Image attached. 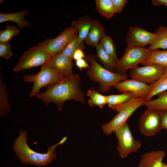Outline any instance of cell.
Wrapping results in <instances>:
<instances>
[{
	"instance_id": "cell-12",
	"label": "cell",
	"mask_w": 167,
	"mask_h": 167,
	"mask_svg": "<svg viewBox=\"0 0 167 167\" xmlns=\"http://www.w3.org/2000/svg\"><path fill=\"white\" fill-rule=\"evenodd\" d=\"M159 36L139 27L134 26L129 28L126 42L127 46L145 47L148 45H151L158 39Z\"/></svg>"
},
{
	"instance_id": "cell-17",
	"label": "cell",
	"mask_w": 167,
	"mask_h": 167,
	"mask_svg": "<svg viewBox=\"0 0 167 167\" xmlns=\"http://www.w3.org/2000/svg\"><path fill=\"white\" fill-rule=\"evenodd\" d=\"M29 12L28 11H20L19 12L9 13L0 12V23L12 21L16 23L21 29L31 25L30 23L27 21L25 16Z\"/></svg>"
},
{
	"instance_id": "cell-29",
	"label": "cell",
	"mask_w": 167,
	"mask_h": 167,
	"mask_svg": "<svg viewBox=\"0 0 167 167\" xmlns=\"http://www.w3.org/2000/svg\"><path fill=\"white\" fill-rule=\"evenodd\" d=\"M19 33V30L15 27L7 26L4 29L0 31V43L9 42L11 38Z\"/></svg>"
},
{
	"instance_id": "cell-7",
	"label": "cell",
	"mask_w": 167,
	"mask_h": 167,
	"mask_svg": "<svg viewBox=\"0 0 167 167\" xmlns=\"http://www.w3.org/2000/svg\"><path fill=\"white\" fill-rule=\"evenodd\" d=\"M151 50L145 47L127 46L121 59L117 63V72L120 74L141 63L149 56Z\"/></svg>"
},
{
	"instance_id": "cell-1",
	"label": "cell",
	"mask_w": 167,
	"mask_h": 167,
	"mask_svg": "<svg viewBox=\"0 0 167 167\" xmlns=\"http://www.w3.org/2000/svg\"><path fill=\"white\" fill-rule=\"evenodd\" d=\"M81 78L78 74H73L69 77H65L62 80L56 84L45 86V92L39 93L36 97L41 100L46 106L50 102L56 104L58 109L61 111L64 102L73 100L84 103L85 94L80 89Z\"/></svg>"
},
{
	"instance_id": "cell-26",
	"label": "cell",
	"mask_w": 167,
	"mask_h": 167,
	"mask_svg": "<svg viewBox=\"0 0 167 167\" xmlns=\"http://www.w3.org/2000/svg\"><path fill=\"white\" fill-rule=\"evenodd\" d=\"M167 90V67L164 68L163 75L154 84L153 88L145 101L150 100L154 96Z\"/></svg>"
},
{
	"instance_id": "cell-16",
	"label": "cell",
	"mask_w": 167,
	"mask_h": 167,
	"mask_svg": "<svg viewBox=\"0 0 167 167\" xmlns=\"http://www.w3.org/2000/svg\"><path fill=\"white\" fill-rule=\"evenodd\" d=\"M94 20L90 17L86 15L71 22L70 26L77 30L78 40L79 43L82 44L83 41L85 39Z\"/></svg>"
},
{
	"instance_id": "cell-32",
	"label": "cell",
	"mask_w": 167,
	"mask_h": 167,
	"mask_svg": "<svg viewBox=\"0 0 167 167\" xmlns=\"http://www.w3.org/2000/svg\"><path fill=\"white\" fill-rule=\"evenodd\" d=\"M116 13H120L122 11L127 2V0H112Z\"/></svg>"
},
{
	"instance_id": "cell-33",
	"label": "cell",
	"mask_w": 167,
	"mask_h": 167,
	"mask_svg": "<svg viewBox=\"0 0 167 167\" xmlns=\"http://www.w3.org/2000/svg\"><path fill=\"white\" fill-rule=\"evenodd\" d=\"M161 129L167 130V110L161 111Z\"/></svg>"
},
{
	"instance_id": "cell-20",
	"label": "cell",
	"mask_w": 167,
	"mask_h": 167,
	"mask_svg": "<svg viewBox=\"0 0 167 167\" xmlns=\"http://www.w3.org/2000/svg\"><path fill=\"white\" fill-rule=\"evenodd\" d=\"M140 64L144 66L157 64L167 67V50L160 51L158 49L151 50L149 56Z\"/></svg>"
},
{
	"instance_id": "cell-34",
	"label": "cell",
	"mask_w": 167,
	"mask_h": 167,
	"mask_svg": "<svg viewBox=\"0 0 167 167\" xmlns=\"http://www.w3.org/2000/svg\"><path fill=\"white\" fill-rule=\"evenodd\" d=\"M83 49L81 48L77 49L75 51L73 56V59L77 61L78 60L82 59L84 58H85L86 55L82 51Z\"/></svg>"
},
{
	"instance_id": "cell-14",
	"label": "cell",
	"mask_w": 167,
	"mask_h": 167,
	"mask_svg": "<svg viewBox=\"0 0 167 167\" xmlns=\"http://www.w3.org/2000/svg\"><path fill=\"white\" fill-rule=\"evenodd\" d=\"M72 60L61 52L52 56L47 63L51 67L57 69L64 77H69L74 74Z\"/></svg>"
},
{
	"instance_id": "cell-6",
	"label": "cell",
	"mask_w": 167,
	"mask_h": 167,
	"mask_svg": "<svg viewBox=\"0 0 167 167\" xmlns=\"http://www.w3.org/2000/svg\"><path fill=\"white\" fill-rule=\"evenodd\" d=\"M144 99L135 98L113 109L118 112L113 119L107 123L102 124L101 129L104 134L109 135L125 123L138 108L143 105Z\"/></svg>"
},
{
	"instance_id": "cell-2",
	"label": "cell",
	"mask_w": 167,
	"mask_h": 167,
	"mask_svg": "<svg viewBox=\"0 0 167 167\" xmlns=\"http://www.w3.org/2000/svg\"><path fill=\"white\" fill-rule=\"evenodd\" d=\"M28 133L27 131L23 132L22 129L20 130L19 136L14 142L13 148L22 163L38 166H46L51 163L56 157L55 151L56 147L63 143L67 139L64 137L58 143L49 147L47 153H41L32 150L28 145L26 141Z\"/></svg>"
},
{
	"instance_id": "cell-36",
	"label": "cell",
	"mask_w": 167,
	"mask_h": 167,
	"mask_svg": "<svg viewBox=\"0 0 167 167\" xmlns=\"http://www.w3.org/2000/svg\"><path fill=\"white\" fill-rule=\"evenodd\" d=\"M151 1L155 6H167V0H152Z\"/></svg>"
},
{
	"instance_id": "cell-13",
	"label": "cell",
	"mask_w": 167,
	"mask_h": 167,
	"mask_svg": "<svg viewBox=\"0 0 167 167\" xmlns=\"http://www.w3.org/2000/svg\"><path fill=\"white\" fill-rule=\"evenodd\" d=\"M154 84L150 85L134 79L124 80L113 87L119 92H130L137 98L145 100L152 90Z\"/></svg>"
},
{
	"instance_id": "cell-3",
	"label": "cell",
	"mask_w": 167,
	"mask_h": 167,
	"mask_svg": "<svg viewBox=\"0 0 167 167\" xmlns=\"http://www.w3.org/2000/svg\"><path fill=\"white\" fill-rule=\"evenodd\" d=\"M96 58L94 55H86V59L91 64L86 73L92 81L99 83L100 92H107L112 86L127 79L128 75L126 73L122 74L108 71L98 63Z\"/></svg>"
},
{
	"instance_id": "cell-4",
	"label": "cell",
	"mask_w": 167,
	"mask_h": 167,
	"mask_svg": "<svg viewBox=\"0 0 167 167\" xmlns=\"http://www.w3.org/2000/svg\"><path fill=\"white\" fill-rule=\"evenodd\" d=\"M65 78L57 69L51 67L47 62L41 66L40 71L36 75H24L23 77L25 83H33L32 88L29 95L30 97L40 93V90L43 87L58 83Z\"/></svg>"
},
{
	"instance_id": "cell-37",
	"label": "cell",
	"mask_w": 167,
	"mask_h": 167,
	"mask_svg": "<svg viewBox=\"0 0 167 167\" xmlns=\"http://www.w3.org/2000/svg\"><path fill=\"white\" fill-rule=\"evenodd\" d=\"M162 167H167V165L165 163H163Z\"/></svg>"
},
{
	"instance_id": "cell-31",
	"label": "cell",
	"mask_w": 167,
	"mask_h": 167,
	"mask_svg": "<svg viewBox=\"0 0 167 167\" xmlns=\"http://www.w3.org/2000/svg\"><path fill=\"white\" fill-rule=\"evenodd\" d=\"M12 55L11 45L9 42L0 43V57L8 59Z\"/></svg>"
},
{
	"instance_id": "cell-30",
	"label": "cell",
	"mask_w": 167,
	"mask_h": 167,
	"mask_svg": "<svg viewBox=\"0 0 167 167\" xmlns=\"http://www.w3.org/2000/svg\"><path fill=\"white\" fill-rule=\"evenodd\" d=\"M78 34L77 33L75 36L68 44L66 48L62 52L64 55L73 59V56L76 50L79 48L84 49V45L82 44H80L78 40Z\"/></svg>"
},
{
	"instance_id": "cell-35",
	"label": "cell",
	"mask_w": 167,
	"mask_h": 167,
	"mask_svg": "<svg viewBox=\"0 0 167 167\" xmlns=\"http://www.w3.org/2000/svg\"><path fill=\"white\" fill-rule=\"evenodd\" d=\"M77 66L80 71L83 68H87L89 67V65L83 58L76 61L75 62Z\"/></svg>"
},
{
	"instance_id": "cell-21",
	"label": "cell",
	"mask_w": 167,
	"mask_h": 167,
	"mask_svg": "<svg viewBox=\"0 0 167 167\" xmlns=\"http://www.w3.org/2000/svg\"><path fill=\"white\" fill-rule=\"evenodd\" d=\"M106 96L107 104L112 109L116 106L137 98L135 94L130 92H123L120 94L111 95Z\"/></svg>"
},
{
	"instance_id": "cell-5",
	"label": "cell",
	"mask_w": 167,
	"mask_h": 167,
	"mask_svg": "<svg viewBox=\"0 0 167 167\" xmlns=\"http://www.w3.org/2000/svg\"><path fill=\"white\" fill-rule=\"evenodd\" d=\"M52 56L46 51L44 41L40 42L24 52L14 67L13 71L19 72L41 66L47 62Z\"/></svg>"
},
{
	"instance_id": "cell-28",
	"label": "cell",
	"mask_w": 167,
	"mask_h": 167,
	"mask_svg": "<svg viewBox=\"0 0 167 167\" xmlns=\"http://www.w3.org/2000/svg\"><path fill=\"white\" fill-rule=\"evenodd\" d=\"M100 42L107 53L117 63L118 59L115 47L111 38L105 34L101 37Z\"/></svg>"
},
{
	"instance_id": "cell-25",
	"label": "cell",
	"mask_w": 167,
	"mask_h": 167,
	"mask_svg": "<svg viewBox=\"0 0 167 167\" xmlns=\"http://www.w3.org/2000/svg\"><path fill=\"white\" fill-rule=\"evenodd\" d=\"M154 33L158 35L159 38L155 43L149 46L148 48L150 50L159 48L167 49V26L161 25Z\"/></svg>"
},
{
	"instance_id": "cell-15",
	"label": "cell",
	"mask_w": 167,
	"mask_h": 167,
	"mask_svg": "<svg viewBox=\"0 0 167 167\" xmlns=\"http://www.w3.org/2000/svg\"><path fill=\"white\" fill-rule=\"evenodd\" d=\"M166 156L165 150H152L142 155L138 167H162V161Z\"/></svg>"
},
{
	"instance_id": "cell-24",
	"label": "cell",
	"mask_w": 167,
	"mask_h": 167,
	"mask_svg": "<svg viewBox=\"0 0 167 167\" xmlns=\"http://www.w3.org/2000/svg\"><path fill=\"white\" fill-rule=\"evenodd\" d=\"M96 9L105 18L109 19L115 13L112 0H96Z\"/></svg>"
},
{
	"instance_id": "cell-11",
	"label": "cell",
	"mask_w": 167,
	"mask_h": 167,
	"mask_svg": "<svg viewBox=\"0 0 167 167\" xmlns=\"http://www.w3.org/2000/svg\"><path fill=\"white\" fill-rule=\"evenodd\" d=\"M164 67L157 64H152L143 67L138 66L131 69L130 76L133 79L145 84H154L163 75Z\"/></svg>"
},
{
	"instance_id": "cell-10",
	"label": "cell",
	"mask_w": 167,
	"mask_h": 167,
	"mask_svg": "<svg viewBox=\"0 0 167 167\" xmlns=\"http://www.w3.org/2000/svg\"><path fill=\"white\" fill-rule=\"evenodd\" d=\"M77 32L76 28L70 26L55 38L47 39L44 41L46 51L51 56L62 52L73 40Z\"/></svg>"
},
{
	"instance_id": "cell-9",
	"label": "cell",
	"mask_w": 167,
	"mask_h": 167,
	"mask_svg": "<svg viewBox=\"0 0 167 167\" xmlns=\"http://www.w3.org/2000/svg\"><path fill=\"white\" fill-rule=\"evenodd\" d=\"M161 111L147 109L142 114L139 120V129L143 135L153 136L162 129L161 123Z\"/></svg>"
},
{
	"instance_id": "cell-18",
	"label": "cell",
	"mask_w": 167,
	"mask_h": 167,
	"mask_svg": "<svg viewBox=\"0 0 167 167\" xmlns=\"http://www.w3.org/2000/svg\"><path fill=\"white\" fill-rule=\"evenodd\" d=\"M105 35L104 28L98 21L94 20L85 40L87 44L95 47Z\"/></svg>"
},
{
	"instance_id": "cell-22",
	"label": "cell",
	"mask_w": 167,
	"mask_h": 167,
	"mask_svg": "<svg viewBox=\"0 0 167 167\" xmlns=\"http://www.w3.org/2000/svg\"><path fill=\"white\" fill-rule=\"evenodd\" d=\"M158 95V97L157 99L145 101L143 105L148 109L161 111L167 110V91L163 92Z\"/></svg>"
},
{
	"instance_id": "cell-8",
	"label": "cell",
	"mask_w": 167,
	"mask_h": 167,
	"mask_svg": "<svg viewBox=\"0 0 167 167\" xmlns=\"http://www.w3.org/2000/svg\"><path fill=\"white\" fill-rule=\"evenodd\" d=\"M114 132L118 140L117 149L122 158H125L132 152H136L141 147V142L135 139L127 122Z\"/></svg>"
},
{
	"instance_id": "cell-23",
	"label": "cell",
	"mask_w": 167,
	"mask_h": 167,
	"mask_svg": "<svg viewBox=\"0 0 167 167\" xmlns=\"http://www.w3.org/2000/svg\"><path fill=\"white\" fill-rule=\"evenodd\" d=\"M86 95L89 97L88 103L91 107L97 106L103 108L105 105L107 104L106 96L101 94L98 91L95 90L93 87L87 91Z\"/></svg>"
},
{
	"instance_id": "cell-27",
	"label": "cell",
	"mask_w": 167,
	"mask_h": 167,
	"mask_svg": "<svg viewBox=\"0 0 167 167\" xmlns=\"http://www.w3.org/2000/svg\"><path fill=\"white\" fill-rule=\"evenodd\" d=\"M8 95L6 90L5 85L2 81L0 73V116L2 117L10 111Z\"/></svg>"
},
{
	"instance_id": "cell-19",
	"label": "cell",
	"mask_w": 167,
	"mask_h": 167,
	"mask_svg": "<svg viewBox=\"0 0 167 167\" xmlns=\"http://www.w3.org/2000/svg\"><path fill=\"white\" fill-rule=\"evenodd\" d=\"M96 49V56L99 61L102 63L105 68L112 72H117V63L104 49L100 43L95 47Z\"/></svg>"
}]
</instances>
